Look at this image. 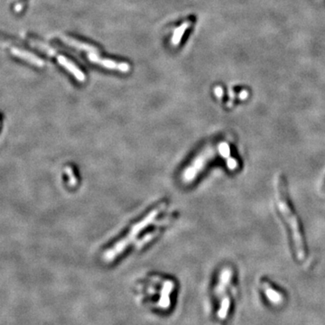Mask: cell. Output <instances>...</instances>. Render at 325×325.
I'll list each match as a JSON object with an SVG mask.
<instances>
[{
	"label": "cell",
	"instance_id": "obj_3",
	"mask_svg": "<svg viewBox=\"0 0 325 325\" xmlns=\"http://www.w3.org/2000/svg\"><path fill=\"white\" fill-rule=\"evenodd\" d=\"M276 198H277V207L279 209V211L281 212L288 227L290 228L296 257L299 260L302 261L305 259L304 243L299 227L297 218L294 215V212L287 202L286 185H285L284 177L282 176L277 177V185H276Z\"/></svg>",
	"mask_w": 325,
	"mask_h": 325
},
{
	"label": "cell",
	"instance_id": "obj_9",
	"mask_svg": "<svg viewBox=\"0 0 325 325\" xmlns=\"http://www.w3.org/2000/svg\"><path fill=\"white\" fill-rule=\"evenodd\" d=\"M61 40H62L63 43H65L67 45L71 46V47H74V48L79 49V50H83V51H86V52H90V53H99V49L96 48L95 46L91 45V44H86V43H84V42H80V41H78V40L73 39V38L69 37V36L62 35L61 36Z\"/></svg>",
	"mask_w": 325,
	"mask_h": 325
},
{
	"label": "cell",
	"instance_id": "obj_10",
	"mask_svg": "<svg viewBox=\"0 0 325 325\" xmlns=\"http://www.w3.org/2000/svg\"><path fill=\"white\" fill-rule=\"evenodd\" d=\"M220 300V305L219 311H218V317L220 320L223 321L228 315V311L230 308V303H231V297L229 294H225L224 295H222V297Z\"/></svg>",
	"mask_w": 325,
	"mask_h": 325
},
{
	"label": "cell",
	"instance_id": "obj_8",
	"mask_svg": "<svg viewBox=\"0 0 325 325\" xmlns=\"http://www.w3.org/2000/svg\"><path fill=\"white\" fill-rule=\"evenodd\" d=\"M264 293L266 294L267 298L274 305H280L284 302V296L278 291L275 290L268 281L263 280L261 282Z\"/></svg>",
	"mask_w": 325,
	"mask_h": 325
},
{
	"label": "cell",
	"instance_id": "obj_7",
	"mask_svg": "<svg viewBox=\"0 0 325 325\" xmlns=\"http://www.w3.org/2000/svg\"><path fill=\"white\" fill-rule=\"evenodd\" d=\"M11 53L17 56V57L23 59L27 62H30L33 65L37 66V67H44V62L40 59L38 56L35 55L34 53H30V52H27L22 49L17 48V47H12L10 49Z\"/></svg>",
	"mask_w": 325,
	"mask_h": 325
},
{
	"label": "cell",
	"instance_id": "obj_4",
	"mask_svg": "<svg viewBox=\"0 0 325 325\" xmlns=\"http://www.w3.org/2000/svg\"><path fill=\"white\" fill-rule=\"evenodd\" d=\"M29 42H30V44H31L32 46H34L35 48L39 49L42 52L47 53L50 56H55L58 62L61 65L63 66L65 69L69 70L70 73L73 75L75 78L77 79L78 82L84 83V80H85L86 77H85V74L83 72V70L79 69L77 66L75 65V63L70 61L69 59H67L65 56L56 53V51L52 48L51 46H49L48 44L35 39H30Z\"/></svg>",
	"mask_w": 325,
	"mask_h": 325
},
{
	"label": "cell",
	"instance_id": "obj_6",
	"mask_svg": "<svg viewBox=\"0 0 325 325\" xmlns=\"http://www.w3.org/2000/svg\"><path fill=\"white\" fill-rule=\"evenodd\" d=\"M231 278H232V269L228 267L222 268L213 291L216 298L220 299L222 297V295L226 294V291L229 286V283L231 281Z\"/></svg>",
	"mask_w": 325,
	"mask_h": 325
},
{
	"label": "cell",
	"instance_id": "obj_11",
	"mask_svg": "<svg viewBox=\"0 0 325 325\" xmlns=\"http://www.w3.org/2000/svg\"><path fill=\"white\" fill-rule=\"evenodd\" d=\"M192 25V22L191 21H185L181 25L180 27H177L175 32H174V35H173V37L171 39V44L173 46H177L179 43L181 42V40L183 38V36L185 35V31L191 27Z\"/></svg>",
	"mask_w": 325,
	"mask_h": 325
},
{
	"label": "cell",
	"instance_id": "obj_5",
	"mask_svg": "<svg viewBox=\"0 0 325 325\" xmlns=\"http://www.w3.org/2000/svg\"><path fill=\"white\" fill-rule=\"evenodd\" d=\"M88 59L93 63H97L110 70H119L121 72H128L130 70V65L128 62H119L109 59H102L98 55V53H89Z\"/></svg>",
	"mask_w": 325,
	"mask_h": 325
},
{
	"label": "cell",
	"instance_id": "obj_2",
	"mask_svg": "<svg viewBox=\"0 0 325 325\" xmlns=\"http://www.w3.org/2000/svg\"><path fill=\"white\" fill-rule=\"evenodd\" d=\"M166 209L167 205L165 203L157 205L148 211L141 220L132 225L131 228H129V230L123 237L103 251L101 255L102 262L105 264L113 263L115 260L119 259L120 256L124 254L123 252L127 251L133 244H136V247L139 246L138 237L142 233L145 232L146 229L151 227L160 226L165 223V220L161 219V216L166 211Z\"/></svg>",
	"mask_w": 325,
	"mask_h": 325
},
{
	"label": "cell",
	"instance_id": "obj_1",
	"mask_svg": "<svg viewBox=\"0 0 325 325\" xmlns=\"http://www.w3.org/2000/svg\"><path fill=\"white\" fill-rule=\"evenodd\" d=\"M138 302L157 315L166 316L172 312L175 304L176 283L167 277L149 276L136 286Z\"/></svg>",
	"mask_w": 325,
	"mask_h": 325
}]
</instances>
